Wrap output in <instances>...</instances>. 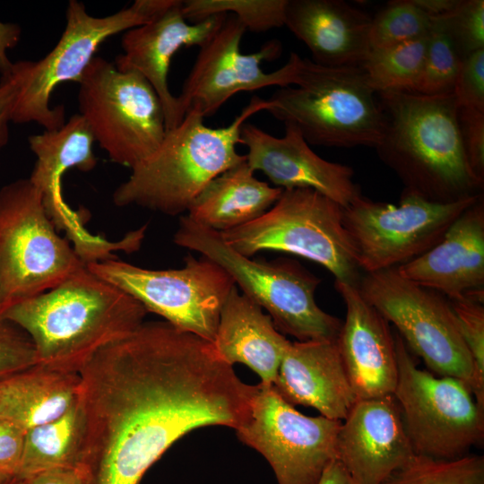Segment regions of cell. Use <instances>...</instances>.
Masks as SVG:
<instances>
[{
  "label": "cell",
  "mask_w": 484,
  "mask_h": 484,
  "mask_svg": "<svg viewBox=\"0 0 484 484\" xmlns=\"http://www.w3.org/2000/svg\"><path fill=\"white\" fill-rule=\"evenodd\" d=\"M458 122L469 164L475 175L484 180V111L459 107Z\"/></svg>",
  "instance_id": "obj_38"
},
{
  "label": "cell",
  "mask_w": 484,
  "mask_h": 484,
  "mask_svg": "<svg viewBox=\"0 0 484 484\" xmlns=\"http://www.w3.org/2000/svg\"><path fill=\"white\" fill-rule=\"evenodd\" d=\"M18 484H27L24 480H20Z\"/></svg>",
  "instance_id": "obj_47"
},
{
  "label": "cell",
  "mask_w": 484,
  "mask_h": 484,
  "mask_svg": "<svg viewBox=\"0 0 484 484\" xmlns=\"http://www.w3.org/2000/svg\"><path fill=\"white\" fill-rule=\"evenodd\" d=\"M340 420L309 417L286 402L271 385H255L249 415L238 438L269 462L278 484H318L336 460Z\"/></svg>",
  "instance_id": "obj_15"
},
{
  "label": "cell",
  "mask_w": 484,
  "mask_h": 484,
  "mask_svg": "<svg viewBox=\"0 0 484 484\" xmlns=\"http://www.w3.org/2000/svg\"><path fill=\"white\" fill-rule=\"evenodd\" d=\"M78 385L77 373L34 366L17 424L27 430L59 418L77 402Z\"/></svg>",
  "instance_id": "obj_29"
},
{
  "label": "cell",
  "mask_w": 484,
  "mask_h": 484,
  "mask_svg": "<svg viewBox=\"0 0 484 484\" xmlns=\"http://www.w3.org/2000/svg\"><path fill=\"white\" fill-rule=\"evenodd\" d=\"M428 36L397 45L370 49L361 65L376 92H416L419 85Z\"/></svg>",
  "instance_id": "obj_28"
},
{
  "label": "cell",
  "mask_w": 484,
  "mask_h": 484,
  "mask_svg": "<svg viewBox=\"0 0 484 484\" xmlns=\"http://www.w3.org/2000/svg\"><path fill=\"white\" fill-rule=\"evenodd\" d=\"M19 481H20V480H15V481H13V482L10 483V484H18Z\"/></svg>",
  "instance_id": "obj_48"
},
{
  "label": "cell",
  "mask_w": 484,
  "mask_h": 484,
  "mask_svg": "<svg viewBox=\"0 0 484 484\" xmlns=\"http://www.w3.org/2000/svg\"><path fill=\"white\" fill-rule=\"evenodd\" d=\"M2 311H3V304H2V299L0 296V315H1Z\"/></svg>",
  "instance_id": "obj_46"
},
{
  "label": "cell",
  "mask_w": 484,
  "mask_h": 484,
  "mask_svg": "<svg viewBox=\"0 0 484 484\" xmlns=\"http://www.w3.org/2000/svg\"><path fill=\"white\" fill-rule=\"evenodd\" d=\"M318 484H358L343 466L334 460L324 471Z\"/></svg>",
  "instance_id": "obj_45"
},
{
  "label": "cell",
  "mask_w": 484,
  "mask_h": 484,
  "mask_svg": "<svg viewBox=\"0 0 484 484\" xmlns=\"http://www.w3.org/2000/svg\"><path fill=\"white\" fill-rule=\"evenodd\" d=\"M147 313L86 265L55 288L8 307L0 318L30 338L37 365L77 373L99 349L139 327Z\"/></svg>",
  "instance_id": "obj_2"
},
{
  "label": "cell",
  "mask_w": 484,
  "mask_h": 484,
  "mask_svg": "<svg viewBox=\"0 0 484 484\" xmlns=\"http://www.w3.org/2000/svg\"><path fill=\"white\" fill-rule=\"evenodd\" d=\"M357 288L429 372L458 378L471 390L473 362L446 297L404 279L396 268L362 274Z\"/></svg>",
  "instance_id": "obj_12"
},
{
  "label": "cell",
  "mask_w": 484,
  "mask_h": 484,
  "mask_svg": "<svg viewBox=\"0 0 484 484\" xmlns=\"http://www.w3.org/2000/svg\"><path fill=\"white\" fill-rule=\"evenodd\" d=\"M463 58L450 36L432 21L417 93H454Z\"/></svg>",
  "instance_id": "obj_33"
},
{
  "label": "cell",
  "mask_w": 484,
  "mask_h": 484,
  "mask_svg": "<svg viewBox=\"0 0 484 484\" xmlns=\"http://www.w3.org/2000/svg\"><path fill=\"white\" fill-rule=\"evenodd\" d=\"M227 15L216 14L189 23L182 13V1L176 0L150 22L124 32L123 54L116 57L115 66L120 71L136 72L148 81L161 102L167 130L177 126L184 118L168 82L172 57L182 48L203 46L220 28Z\"/></svg>",
  "instance_id": "obj_20"
},
{
  "label": "cell",
  "mask_w": 484,
  "mask_h": 484,
  "mask_svg": "<svg viewBox=\"0 0 484 484\" xmlns=\"http://www.w3.org/2000/svg\"><path fill=\"white\" fill-rule=\"evenodd\" d=\"M78 84L79 114L111 161L132 169L157 150L167 132L165 115L143 75L95 56Z\"/></svg>",
  "instance_id": "obj_10"
},
{
  "label": "cell",
  "mask_w": 484,
  "mask_h": 484,
  "mask_svg": "<svg viewBox=\"0 0 484 484\" xmlns=\"http://www.w3.org/2000/svg\"><path fill=\"white\" fill-rule=\"evenodd\" d=\"M276 137L251 123L240 130L248 166L261 171L276 187L310 188L346 208L363 196L351 167L318 156L291 123Z\"/></svg>",
  "instance_id": "obj_18"
},
{
  "label": "cell",
  "mask_w": 484,
  "mask_h": 484,
  "mask_svg": "<svg viewBox=\"0 0 484 484\" xmlns=\"http://www.w3.org/2000/svg\"><path fill=\"white\" fill-rule=\"evenodd\" d=\"M25 75L24 60L15 62L12 72L0 81V151L9 141V123Z\"/></svg>",
  "instance_id": "obj_40"
},
{
  "label": "cell",
  "mask_w": 484,
  "mask_h": 484,
  "mask_svg": "<svg viewBox=\"0 0 484 484\" xmlns=\"http://www.w3.org/2000/svg\"><path fill=\"white\" fill-rule=\"evenodd\" d=\"M342 217L343 207L317 191L283 189L262 216L220 234L246 257L261 251L290 253L324 266L334 282L358 287L362 273Z\"/></svg>",
  "instance_id": "obj_7"
},
{
  "label": "cell",
  "mask_w": 484,
  "mask_h": 484,
  "mask_svg": "<svg viewBox=\"0 0 484 484\" xmlns=\"http://www.w3.org/2000/svg\"><path fill=\"white\" fill-rule=\"evenodd\" d=\"M84 267L72 244L58 234L29 177L0 188L3 311L55 288Z\"/></svg>",
  "instance_id": "obj_8"
},
{
  "label": "cell",
  "mask_w": 484,
  "mask_h": 484,
  "mask_svg": "<svg viewBox=\"0 0 484 484\" xmlns=\"http://www.w3.org/2000/svg\"><path fill=\"white\" fill-rule=\"evenodd\" d=\"M334 286L346 307L336 341L357 400L393 394L398 372L389 323L357 287L341 282Z\"/></svg>",
  "instance_id": "obj_22"
},
{
  "label": "cell",
  "mask_w": 484,
  "mask_h": 484,
  "mask_svg": "<svg viewBox=\"0 0 484 484\" xmlns=\"http://www.w3.org/2000/svg\"><path fill=\"white\" fill-rule=\"evenodd\" d=\"M384 130L375 148L403 184L425 200L448 203L482 194L467 160L454 93L376 92Z\"/></svg>",
  "instance_id": "obj_3"
},
{
  "label": "cell",
  "mask_w": 484,
  "mask_h": 484,
  "mask_svg": "<svg viewBox=\"0 0 484 484\" xmlns=\"http://www.w3.org/2000/svg\"><path fill=\"white\" fill-rule=\"evenodd\" d=\"M397 382L393 396L415 454L455 459L484 438V408L469 386L418 367L402 337L393 334Z\"/></svg>",
  "instance_id": "obj_11"
},
{
  "label": "cell",
  "mask_w": 484,
  "mask_h": 484,
  "mask_svg": "<svg viewBox=\"0 0 484 484\" xmlns=\"http://www.w3.org/2000/svg\"><path fill=\"white\" fill-rule=\"evenodd\" d=\"M22 29L16 23L0 22V73L1 76L10 73L14 63L11 62L7 56L9 49L13 48L19 43Z\"/></svg>",
  "instance_id": "obj_43"
},
{
  "label": "cell",
  "mask_w": 484,
  "mask_h": 484,
  "mask_svg": "<svg viewBox=\"0 0 484 484\" xmlns=\"http://www.w3.org/2000/svg\"><path fill=\"white\" fill-rule=\"evenodd\" d=\"M28 141L37 158L29 178L40 192L55 227L66 234L85 264L115 258L117 251L131 253L139 249L140 238L134 232L127 233L118 241L89 232L81 213L72 209L64 198V174L71 169L89 172L98 163L93 151L95 139L82 115H73L59 129L45 130L30 135Z\"/></svg>",
  "instance_id": "obj_16"
},
{
  "label": "cell",
  "mask_w": 484,
  "mask_h": 484,
  "mask_svg": "<svg viewBox=\"0 0 484 484\" xmlns=\"http://www.w3.org/2000/svg\"><path fill=\"white\" fill-rule=\"evenodd\" d=\"M244 25L233 15L200 47L195 61L177 98L180 112L194 108L203 117L213 115L228 99L240 91H253L269 86L295 85L300 56L290 53L281 68L265 73L263 61H272L281 54V44L273 39L252 54H243L240 43Z\"/></svg>",
  "instance_id": "obj_17"
},
{
  "label": "cell",
  "mask_w": 484,
  "mask_h": 484,
  "mask_svg": "<svg viewBox=\"0 0 484 484\" xmlns=\"http://www.w3.org/2000/svg\"><path fill=\"white\" fill-rule=\"evenodd\" d=\"M294 86L268 99L267 112L293 124L308 144L376 148L384 130L377 93L361 65L324 66L300 58Z\"/></svg>",
  "instance_id": "obj_5"
},
{
  "label": "cell",
  "mask_w": 484,
  "mask_h": 484,
  "mask_svg": "<svg viewBox=\"0 0 484 484\" xmlns=\"http://www.w3.org/2000/svg\"><path fill=\"white\" fill-rule=\"evenodd\" d=\"M290 343L263 308L234 286L219 318L213 344L229 365L242 363L272 385Z\"/></svg>",
  "instance_id": "obj_25"
},
{
  "label": "cell",
  "mask_w": 484,
  "mask_h": 484,
  "mask_svg": "<svg viewBox=\"0 0 484 484\" xmlns=\"http://www.w3.org/2000/svg\"><path fill=\"white\" fill-rule=\"evenodd\" d=\"M24 481L27 484H92V478L86 469L78 466L49 470Z\"/></svg>",
  "instance_id": "obj_41"
},
{
  "label": "cell",
  "mask_w": 484,
  "mask_h": 484,
  "mask_svg": "<svg viewBox=\"0 0 484 484\" xmlns=\"http://www.w3.org/2000/svg\"><path fill=\"white\" fill-rule=\"evenodd\" d=\"M382 484H484V457L440 459L414 454Z\"/></svg>",
  "instance_id": "obj_30"
},
{
  "label": "cell",
  "mask_w": 484,
  "mask_h": 484,
  "mask_svg": "<svg viewBox=\"0 0 484 484\" xmlns=\"http://www.w3.org/2000/svg\"><path fill=\"white\" fill-rule=\"evenodd\" d=\"M268 108V99L255 96L229 125L219 128L208 127L198 109H189L177 126L167 130L157 150L131 169L114 191V203L170 216L187 212L210 181L246 160L237 151L241 127Z\"/></svg>",
  "instance_id": "obj_4"
},
{
  "label": "cell",
  "mask_w": 484,
  "mask_h": 484,
  "mask_svg": "<svg viewBox=\"0 0 484 484\" xmlns=\"http://www.w3.org/2000/svg\"><path fill=\"white\" fill-rule=\"evenodd\" d=\"M77 375L81 466L92 484H140L188 432L216 425L238 429L255 390L213 342L166 321L143 322L96 351Z\"/></svg>",
  "instance_id": "obj_1"
},
{
  "label": "cell",
  "mask_w": 484,
  "mask_h": 484,
  "mask_svg": "<svg viewBox=\"0 0 484 484\" xmlns=\"http://www.w3.org/2000/svg\"><path fill=\"white\" fill-rule=\"evenodd\" d=\"M454 94L459 107L484 111V48L462 60Z\"/></svg>",
  "instance_id": "obj_37"
},
{
  "label": "cell",
  "mask_w": 484,
  "mask_h": 484,
  "mask_svg": "<svg viewBox=\"0 0 484 484\" xmlns=\"http://www.w3.org/2000/svg\"><path fill=\"white\" fill-rule=\"evenodd\" d=\"M37 365L34 346L20 328L0 318V378Z\"/></svg>",
  "instance_id": "obj_36"
},
{
  "label": "cell",
  "mask_w": 484,
  "mask_h": 484,
  "mask_svg": "<svg viewBox=\"0 0 484 484\" xmlns=\"http://www.w3.org/2000/svg\"><path fill=\"white\" fill-rule=\"evenodd\" d=\"M84 421L76 402L65 414L26 430L18 480L81 466Z\"/></svg>",
  "instance_id": "obj_27"
},
{
  "label": "cell",
  "mask_w": 484,
  "mask_h": 484,
  "mask_svg": "<svg viewBox=\"0 0 484 484\" xmlns=\"http://www.w3.org/2000/svg\"><path fill=\"white\" fill-rule=\"evenodd\" d=\"M481 195L441 203L402 190L398 204L361 196L343 208L342 217L359 269L396 268L426 253Z\"/></svg>",
  "instance_id": "obj_14"
},
{
  "label": "cell",
  "mask_w": 484,
  "mask_h": 484,
  "mask_svg": "<svg viewBox=\"0 0 484 484\" xmlns=\"http://www.w3.org/2000/svg\"><path fill=\"white\" fill-rule=\"evenodd\" d=\"M336 340L290 341L272 386L291 405L308 406L341 421L357 397Z\"/></svg>",
  "instance_id": "obj_23"
},
{
  "label": "cell",
  "mask_w": 484,
  "mask_h": 484,
  "mask_svg": "<svg viewBox=\"0 0 484 484\" xmlns=\"http://www.w3.org/2000/svg\"><path fill=\"white\" fill-rule=\"evenodd\" d=\"M173 241L220 266L242 293L268 312L278 331L298 341L338 338L342 322L315 302L321 280L296 262L246 257L229 246L220 232L186 215L180 217Z\"/></svg>",
  "instance_id": "obj_6"
},
{
  "label": "cell",
  "mask_w": 484,
  "mask_h": 484,
  "mask_svg": "<svg viewBox=\"0 0 484 484\" xmlns=\"http://www.w3.org/2000/svg\"><path fill=\"white\" fill-rule=\"evenodd\" d=\"M372 17L342 0H287L286 26L324 66L361 65L370 52Z\"/></svg>",
  "instance_id": "obj_24"
},
{
  "label": "cell",
  "mask_w": 484,
  "mask_h": 484,
  "mask_svg": "<svg viewBox=\"0 0 484 484\" xmlns=\"http://www.w3.org/2000/svg\"><path fill=\"white\" fill-rule=\"evenodd\" d=\"M396 271L448 299L484 301L483 194L460 214L436 245Z\"/></svg>",
  "instance_id": "obj_21"
},
{
  "label": "cell",
  "mask_w": 484,
  "mask_h": 484,
  "mask_svg": "<svg viewBox=\"0 0 484 484\" xmlns=\"http://www.w3.org/2000/svg\"><path fill=\"white\" fill-rule=\"evenodd\" d=\"M461 0H412V2L431 19L439 18L452 13Z\"/></svg>",
  "instance_id": "obj_44"
},
{
  "label": "cell",
  "mask_w": 484,
  "mask_h": 484,
  "mask_svg": "<svg viewBox=\"0 0 484 484\" xmlns=\"http://www.w3.org/2000/svg\"><path fill=\"white\" fill-rule=\"evenodd\" d=\"M282 191L255 177L246 160L210 181L193 201L186 216L203 227L224 232L262 216Z\"/></svg>",
  "instance_id": "obj_26"
},
{
  "label": "cell",
  "mask_w": 484,
  "mask_h": 484,
  "mask_svg": "<svg viewBox=\"0 0 484 484\" xmlns=\"http://www.w3.org/2000/svg\"><path fill=\"white\" fill-rule=\"evenodd\" d=\"M448 300L473 362L471 392L484 408V301L467 298Z\"/></svg>",
  "instance_id": "obj_34"
},
{
  "label": "cell",
  "mask_w": 484,
  "mask_h": 484,
  "mask_svg": "<svg viewBox=\"0 0 484 484\" xmlns=\"http://www.w3.org/2000/svg\"><path fill=\"white\" fill-rule=\"evenodd\" d=\"M20 372L0 378V420L14 419L21 397Z\"/></svg>",
  "instance_id": "obj_42"
},
{
  "label": "cell",
  "mask_w": 484,
  "mask_h": 484,
  "mask_svg": "<svg viewBox=\"0 0 484 484\" xmlns=\"http://www.w3.org/2000/svg\"><path fill=\"white\" fill-rule=\"evenodd\" d=\"M415 453L393 394L358 399L336 436V460L358 484H382Z\"/></svg>",
  "instance_id": "obj_19"
},
{
  "label": "cell",
  "mask_w": 484,
  "mask_h": 484,
  "mask_svg": "<svg viewBox=\"0 0 484 484\" xmlns=\"http://www.w3.org/2000/svg\"><path fill=\"white\" fill-rule=\"evenodd\" d=\"M432 19L412 0H394L374 17L369 33L370 49L382 48L428 36Z\"/></svg>",
  "instance_id": "obj_32"
},
{
  "label": "cell",
  "mask_w": 484,
  "mask_h": 484,
  "mask_svg": "<svg viewBox=\"0 0 484 484\" xmlns=\"http://www.w3.org/2000/svg\"><path fill=\"white\" fill-rule=\"evenodd\" d=\"M174 3L175 0H136L113 14L96 17L88 13L83 3L70 0L65 27L56 45L38 61L24 60L25 76L12 122H35L49 131L62 127L65 123V107H50L56 88L68 82L79 83L104 41L150 22Z\"/></svg>",
  "instance_id": "obj_9"
},
{
  "label": "cell",
  "mask_w": 484,
  "mask_h": 484,
  "mask_svg": "<svg viewBox=\"0 0 484 484\" xmlns=\"http://www.w3.org/2000/svg\"><path fill=\"white\" fill-rule=\"evenodd\" d=\"M25 433L21 425L0 420V484L19 480Z\"/></svg>",
  "instance_id": "obj_39"
},
{
  "label": "cell",
  "mask_w": 484,
  "mask_h": 484,
  "mask_svg": "<svg viewBox=\"0 0 484 484\" xmlns=\"http://www.w3.org/2000/svg\"><path fill=\"white\" fill-rule=\"evenodd\" d=\"M432 21L450 36L463 59L484 48L483 0H461L452 13Z\"/></svg>",
  "instance_id": "obj_35"
},
{
  "label": "cell",
  "mask_w": 484,
  "mask_h": 484,
  "mask_svg": "<svg viewBox=\"0 0 484 484\" xmlns=\"http://www.w3.org/2000/svg\"><path fill=\"white\" fill-rule=\"evenodd\" d=\"M179 269L152 270L117 257L91 263L87 268L138 300L174 327L213 342L221 307L233 279L202 256L188 255Z\"/></svg>",
  "instance_id": "obj_13"
},
{
  "label": "cell",
  "mask_w": 484,
  "mask_h": 484,
  "mask_svg": "<svg viewBox=\"0 0 484 484\" xmlns=\"http://www.w3.org/2000/svg\"><path fill=\"white\" fill-rule=\"evenodd\" d=\"M26 371V370H25ZM25 383H26V372H25ZM25 387V386H24ZM24 391V390H23ZM23 394V393H22ZM22 402V401H21ZM21 406V405H20ZM20 410V409H19ZM15 421V420H14Z\"/></svg>",
  "instance_id": "obj_49"
},
{
  "label": "cell",
  "mask_w": 484,
  "mask_h": 484,
  "mask_svg": "<svg viewBox=\"0 0 484 484\" xmlns=\"http://www.w3.org/2000/svg\"><path fill=\"white\" fill-rule=\"evenodd\" d=\"M286 4L287 0H186L182 13L193 23L231 13L246 30L259 33L284 26Z\"/></svg>",
  "instance_id": "obj_31"
}]
</instances>
